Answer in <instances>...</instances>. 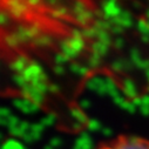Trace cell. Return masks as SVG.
Returning a JSON list of instances; mask_svg holds the SVG:
<instances>
[{
    "instance_id": "6da1fadb",
    "label": "cell",
    "mask_w": 149,
    "mask_h": 149,
    "mask_svg": "<svg viewBox=\"0 0 149 149\" xmlns=\"http://www.w3.org/2000/svg\"><path fill=\"white\" fill-rule=\"evenodd\" d=\"M94 149H149V139L135 134H119L99 143Z\"/></svg>"
}]
</instances>
